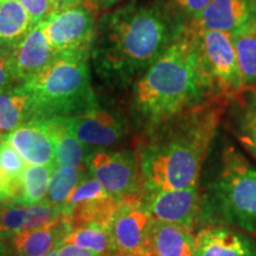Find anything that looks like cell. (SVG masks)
<instances>
[{
  "label": "cell",
  "mask_w": 256,
  "mask_h": 256,
  "mask_svg": "<svg viewBox=\"0 0 256 256\" xmlns=\"http://www.w3.org/2000/svg\"><path fill=\"white\" fill-rule=\"evenodd\" d=\"M126 2H130V0H82V4L94 11L95 14H98V12H104Z\"/></svg>",
  "instance_id": "1f68e13d"
},
{
  "label": "cell",
  "mask_w": 256,
  "mask_h": 256,
  "mask_svg": "<svg viewBox=\"0 0 256 256\" xmlns=\"http://www.w3.org/2000/svg\"><path fill=\"white\" fill-rule=\"evenodd\" d=\"M2 136H0V140H2Z\"/></svg>",
  "instance_id": "74e56055"
},
{
  "label": "cell",
  "mask_w": 256,
  "mask_h": 256,
  "mask_svg": "<svg viewBox=\"0 0 256 256\" xmlns=\"http://www.w3.org/2000/svg\"><path fill=\"white\" fill-rule=\"evenodd\" d=\"M49 134L55 150L57 168H72L84 172L87 165L86 146L76 138L63 118L37 119Z\"/></svg>",
  "instance_id": "ac0fdd59"
},
{
  "label": "cell",
  "mask_w": 256,
  "mask_h": 256,
  "mask_svg": "<svg viewBox=\"0 0 256 256\" xmlns=\"http://www.w3.org/2000/svg\"><path fill=\"white\" fill-rule=\"evenodd\" d=\"M188 26L170 0H130L107 10L96 20L92 72L106 87L130 88Z\"/></svg>",
  "instance_id": "6da1fadb"
},
{
  "label": "cell",
  "mask_w": 256,
  "mask_h": 256,
  "mask_svg": "<svg viewBox=\"0 0 256 256\" xmlns=\"http://www.w3.org/2000/svg\"><path fill=\"white\" fill-rule=\"evenodd\" d=\"M196 32L204 63L217 92L232 100L247 92L230 34L209 30H196Z\"/></svg>",
  "instance_id": "9c48e42d"
},
{
  "label": "cell",
  "mask_w": 256,
  "mask_h": 256,
  "mask_svg": "<svg viewBox=\"0 0 256 256\" xmlns=\"http://www.w3.org/2000/svg\"><path fill=\"white\" fill-rule=\"evenodd\" d=\"M5 2V0H0V2Z\"/></svg>",
  "instance_id": "f35d334b"
},
{
  "label": "cell",
  "mask_w": 256,
  "mask_h": 256,
  "mask_svg": "<svg viewBox=\"0 0 256 256\" xmlns=\"http://www.w3.org/2000/svg\"><path fill=\"white\" fill-rule=\"evenodd\" d=\"M50 4L54 11H58L76 4H82V0H50Z\"/></svg>",
  "instance_id": "836d02e7"
},
{
  "label": "cell",
  "mask_w": 256,
  "mask_h": 256,
  "mask_svg": "<svg viewBox=\"0 0 256 256\" xmlns=\"http://www.w3.org/2000/svg\"><path fill=\"white\" fill-rule=\"evenodd\" d=\"M12 48L0 46V92L17 83L12 70Z\"/></svg>",
  "instance_id": "f546056e"
},
{
  "label": "cell",
  "mask_w": 256,
  "mask_h": 256,
  "mask_svg": "<svg viewBox=\"0 0 256 256\" xmlns=\"http://www.w3.org/2000/svg\"><path fill=\"white\" fill-rule=\"evenodd\" d=\"M83 172L72 168H56L51 174L46 200L51 206L63 209L64 203L74 188L81 183Z\"/></svg>",
  "instance_id": "83f0119b"
},
{
  "label": "cell",
  "mask_w": 256,
  "mask_h": 256,
  "mask_svg": "<svg viewBox=\"0 0 256 256\" xmlns=\"http://www.w3.org/2000/svg\"><path fill=\"white\" fill-rule=\"evenodd\" d=\"M64 243L89 249L100 256H122L115 244L110 228L86 226L72 230L64 238Z\"/></svg>",
  "instance_id": "484cf974"
},
{
  "label": "cell",
  "mask_w": 256,
  "mask_h": 256,
  "mask_svg": "<svg viewBox=\"0 0 256 256\" xmlns=\"http://www.w3.org/2000/svg\"><path fill=\"white\" fill-rule=\"evenodd\" d=\"M90 54L56 56L34 78L22 83L31 96L34 118H72L98 106L92 82Z\"/></svg>",
  "instance_id": "5b68a950"
},
{
  "label": "cell",
  "mask_w": 256,
  "mask_h": 256,
  "mask_svg": "<svg viewBox=\"0 0 256 256\" xmlns=\"http://www.w3.org/2000/svg\"><path fill=\"white\" fill-rule=\"evenodd\" d=\"M88 170L104 190L120 202L142 197L139 158L130 150H98L88 156Z\"/></svg>",
  "instance_id": "8992f818"
},
{
  "label": "cell",
  "mask_w": 256,
  "mask_h": 256,
  "mask_svg": "<svg viewBox=\"0 0 256 256\" xmlns=\"http://www.w3.org/2000/svg\"><path fill=\"white\" fill-rule=\"evenodd\" d=\"M230 98L217 96L146 133L136 152L144 194L198 185V179Z\"/></svg>",
  "instance_id": "3957f363"
},
{
  "label": "cell",
  "mask_w": 256,
  "mask_h": 256,
  "mask_svg": "<svg viewBox=\"0 0 256 256\" xmlns=\"http://www.w3.org/2000/svg\"><path fill=\"white\" fill-rule=\"evenodd\" d=\"M142 202L153 220L174 223L194 230L200 222V194L198 185L145 192Z\"/></svg>",
  "instance_id": "8fae6325"
},
{
  "label": "cell",
  "mask_w": 256,
  "mask_h": 256,
  "mask_svg": "<svg viewBox=\"0 0 256 256\" xmlns=\"http://www.w3.org/2000/svg\"><path fill=\"white\" fill-rule=\"evenodd\" d=\"M63 119L84 146L106 148L116 145L126 136L124 121L100 106L87 113Z\"/></svg>",
  "instance_id": "7c38bea8"
},
{
  "label": "cell",
  "mask_w": 256,
  "mask_h": 256,
  "mask_svg": "<svg viewBox=\"0 0 256 256\" xmlns=\"http://www.w3.org/2000/svg\"><path fill=\"white\" fill-rule=\"evenodd\" d=\"M70 232L62 218L58 222L40 228L22 230L11 236L16 256H46L64 243Z\"/></svg>",
  "instance_id": "d6986e66"
},
{
  "label": "cell",
  "mask_w": 256,
  "mask_h": 256,
  "mask_svg": "<svg viewBox=\"0 0 256 256\" xmlns=\"http://www.w3.org/2000/svg\"><path fill=\"white\" fill-rule=\"evenodd\" d=\"M249 92H252V95H254V96H255V98H256V87H255V88H252V89H250V90H249Z\"/></svg>",
  "instance_id": "8d00e7d4"
},
{
  "label": "cell",
  "mask_w": 256,
  "mask_h": 256,
  "mask_svg": "<svg viewBox=\"0 0 256 256\" xmlns=\"http://www.w3.org/2000/svg\"><path fill=\"white\" fill-rule=\"evenodd\" d=\"M170 2L191 23V22H194V19L198 18V16L204 11V8L209 5L211 0H170Z\"/></svg>",
  "instance_id": "4dcf8cb0"
},
{
  "label": "cell",
  "mask_w": 256,
  "mask_h": 256,
  "mask_svg": "<svg viewBox=\"0 0 256 256\" xmlns=\"http://www.w3.org/2000/svg\"><path fill=\"white\" fill-rule=\"evenodd\" d=\"M200 220L256 235V165L234 145H226L218 174L200 194Z\"/></svg>",
  "instance_id": "277c9868"
},
{
  "label": "cell",
  "mask_w": 256,
  "mask_h": 256,
  "mask_svg": "<svg viewBox=\"0 0 256 256\" xmlns=\"http://www.w3.org/2000/svg\"><path fill=\"white\" fill-rule=\"evenodd\" d=\"M46 256H58V248H56L55 250L49 252V254H48Z\"/></svg>",
  "instance_id": "e575fe53"
},
{
  "label": "cell",
  "mask_w": 256,
  "mask_h": 256,
  "mask_svg": "<svg viewBox=\"0 0 256 256\" xmlns=\"http://www.w3.org/2000/svg\"><path fill=\"white\" fill-rule=\"evenodd\" d=\"M58 256H100L96 252L89 250V249L78 247V246L69 244V243H64V244L58 247Z\"/></svg>",
  "instance_id": "d6a6232c"
},
{
  "label": "cell",
  "mask_w": 256,
  "mask_h": 256,
  "mask_svg": "<svg viewBox=\"0 0 256 256\" xmlns=\"http://www.w3.org/2000/svg\"><path fill=\"white\" fill-rule=\"evenodd\" d=\"M254 2H255V5H256V0H254Z\"/></svg>",
  "instance_id": "ab89813d"
},
{
  "label": "cell",
  "mask_w": 256,
  "mask_h": 256,
  "mask_svg": "<svg viewBox=\"0 0 256 256\" xmlns=\"http://www.w3.org/2000/svg\"><path fill=\"white\" fill-rule=\"evenodd\" d=\"M95 12L83 4L54 11L43 22L55 56L90 54L95 37Z\"/></svg>",
  "instance_id": "52a82bcc"
},
{
  "label": "cell",
  "mask_w": 256,
  "mask_h": 256,
  "mask_svg": "<svg viewBox=\"0 0 256 256\" xmlns=\"http://www.w3.org/2000/svg\"><path fill=\"white\" fill-rule=\"evenodd\" d=\"M56 165H28L23 174L20 192L12 204L36 206L46 200L50 178Z\"/></svg>",
  "instance_id": "d4e9b609"
},
{
  "label": "cell",
  "mask_w": 256,
  "mask_h": 256,
  "mask_svg": "<svg viewBox=\"0 0 256 256\" xmlns=\"http://www.w3.org/2000/svg\"><path fill=\"white\" fill-rule=\"evenodd\" d=\"M0 256H6L5 247H4V246H2V244H0Z\"/></svg>",
  "instance_id": "d590c367"
},
{
  "label": "cell",
  "mask_w": 256,
  "mask_h": 256,
  "mask_svg": "<svg viewBox=\"0 0 256 256\" xmlns=\"http://www.w3.org/2000/svg\"><path fill=\"white\" fill-rule=\"evenodd\" d=\"M34 28L18 0L0 2V46L14 48Z\"/></svg>",
  "instance_id": "603a6c76"
},
{
  "label": "cell",
  "mask_w": 256,
  "mask_h": 256,
  "mask_svg": "<svg viewBox=\"0 0 256 256\" xmlns=\"http://www.w3.org/2000/svg\"><path fill=\"white\" fill-rule=\"evenodd\" d=\"M238 104L232 132L243 148L256 160V98L249 92V98H242Z\"/></svg>",
  "instance_id": "4316f807"
},
{
  "label": "cell",
  "mask_w": 256,
  "mask_h": 256,
  "mask_svg": "<svg viewBox=\"0 0 256 256\" xmlns=\"http://www.w3.org/2000/svg\"><path fill=\"white\" fill-rule=\"evenodd\" d=\"M28 164L5 136L0 140V202L14 203L20 192Z\"/></svg>",
  "instance_id": "7402d4cb"
},
{
  "label": "cell",
  "mask_w": 256,
  "mask_h": 256,
  "mask_svg": "<svg viewBox=\"0 0 256 256\" xmlns=\"http://www.w3.org/2000/svg\"><path fill=\"white\" fill-rule=\"evenodd\" d=\"M4 136L28 165H56L52 142L40 120L28 121Z\"/></svg>",
  "instance_id": "e0dca14e"
},
{
  "label": "cell",
  "mask_w": 256,
  "mask_h": 256,
  "mask_svg": "<svg viewBox=\"0 0 256 256\" xmlns=\"http://www.w3.org/2000/svg\"><path fill=\"white\" fill-rule=\"evenodd\" d=\"M31 19L32 25L43 23L54 10L50 0H18Z\"/></svg>",
  "instance_id": "f1b7e54d"
},
{
  "label": "cell",
  "mask_w": 256,
  "mask_h": 256,
  "mask_svg": "<svg viewBox=\"0 0 256 256\" xmlns=\"http://www.w3.org/2000/svg\"><path fill=\"white\" fill-rule=\"evenodd\" d=\"M120 203L95 178L87 179L69 194L62 209L63 220L70 232L86 226L110 228Z\"/></svg>",
  "instance_id": "ba28073f"
},
{
  "label": "cell",
  "mask_w": 256,
  "mask_h": 256,
  "mask_svg": "<svg viewBox=\"0 0 256 256\" xmlns=\"http://www.w3.org/2000/svg\"><path fill=\"white\" fill-rule=\"evenodd\" d=\"M220 95L208 72L198 34L188 26L182 37L133 83L130 108L145 133Z\"/></svg>",
  "instance_id": "7a4b0ae2"
},
{
  "label": "cell",
  "mask_w": 256,
  "mask_h": 256,
  "mask_svg": "<svg viewBox=\"0 0 256 256\" xmlns=\"http://www.w3.org/2000/svg\"><path fill=\"white\" fill-rule=\"evenodd\" d=\"M154 220L146 209L142 197L122 200L115 214L110 230L122 256H153L152 230Z\"/></svg>",
  "instance_id": "30bf717a"
},
{
  "label": "cell",
  "mask_w": 256,
  "mask_h": 256,
  "mask_svg": "<svg viewBox=\"0 0 256 256\" xmlns=\"http://www.w3.org/2000/svg\"><path fill=\"white\" fill-rule=\"evenodd\" d=\"M55 57L43 23L34 25L26 36L12 48V70L17 84L37 76Z\"/></svg>",
  "instance_id": "4fadbf2b"
},
{
  "label": "cell",
  "mask_w": 256,
  "mask_h": 256,
  "mask_svg": "<svg viewBox=\"0 0 256 256\" xmlns=\"http://www.w3.org/2000/svg\"><path fill=\"white\" fill-rule=\"evenodd\" d=\"M246 90L256 87V20L230 34Z\"/></svg>",
  "instance_id": "cb8c5ba5"
},
{
  "label": "cell",
  "mask_w": 256,
  "mask_h": 256,
  "mask_svg": "<svg viewBox=\"0 0 256 256\" xmlns=\"http://www.w3.org/2000/svg\"><path fill=\"white\" fill-rule=\"evenodd\" d=\"M255 20L254 0H211L190 26L196 30L232 34Z\"/></svg>",
  "instance_id": "5bb4252c"
},
{
  "label": "cell",
  "mask_w": 256,
  "mask_h": 256,
  "mask_svg": "<svg viewBox=\"0 0 256 256\" xmlns=\"http://www.w3.org/2000/svg\"><path fill=\"white\" fill-rule=\"evenodd\" d=\"M196 256H256V240L238 229L206 226L196 234Z\"/></svg>",
  "instance_id": "9a60e30c"
},
{
  "label": "cell",
  "mask_w": 256,
  "mask_h": 256,
  "mask_svg": "<svg viewBox=\"0 0 256 256\" xmlns=\"http://www.w3.org/2000/svg\"><path fill=\"white\" fill-rule=\"evenodd\" d=\"M152 252L153 256H196V235L186 226L154 220Z\"/></svg>",
  "instance_id": "ffe728a7"
},
{
  "label": "cell",
  "mask_w": 256,
  "mask_h": 256,
  "mask_svg": "<svg viewBox=\"0 0 256 256\" xmlns=\"http://www.w3.org/2000/svg\"><path fill=\"white\" fill-rule=\"evenodd\" d=\"M62 218V210L46 200L30 206L0 202V235L12 236L22 230L50 226Z\"/></svg>",
  "instance_id": "2e32d148"
},
{
  "label": "cell",
  "mask_w": 256,
  "mask_h": 256,
  "mask_svg": "<svg viewBox=\"0 0 256 256\" xmlns=\"http://www.w3.org/2000/svg\"><path fill=\"white\" fill-rule=\"evenodd\" d=\"M34 118L32 100L22 84L0 92V136H6Z\"/></svg>",
  "instance_id": "44dd1931"
}]
</instances>
